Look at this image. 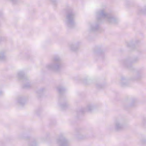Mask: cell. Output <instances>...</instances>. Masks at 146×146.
I'll list each match as a JSON object with an SVG mask.
<instances>
[{"label":"cell","instance_id":"obj_3","mask_svg":"<svg viewBox=\"0 0 146 146\" xmlns=\"http://www.w3.org/2000/svg\"><path fill=\"white\" fill-rule=\"evenodd\" d=\"M107 14L103 10H100L97 12V17L99 20H102L106 19Z\"/></svg>","mask_w":146,"mask_h":146},{"label":"cell","instance_id":"obj_4","mask_svg":"<svg viewBox=\"0 0 146 146\" xmlns=\"http://www.w3.org/2000/svg\"><path fill=\"white\" fill-rule=\"evenodd\" d=\"M106 19L108 22L112 24H116L118 22V19L116 17L108 14Z\"/></svg>","mask_w":146,"mask_h":146},{"label":"cell","instance_id":"obj_6","mask_svg":"<svg viewBox=\"0 0 146 146\" xmlns=\"http://www.w3.org/2000/svg\"><path fill=\"white\" fill-rule=\"evenodd\" d=\"M79 45L78 44H73L70 46V48L71 50L74 51H76L78 49Z\"/></svg>","mask_w":146,"mask_h":146},{"label":"cell","instance_id":"obj_7","mask_svg":"<svg viewBox=\"0 0 146 146\" xmlns=\"http://www.w3.org/2000/svg\"><path fill=\"white\" fill-rule=\"evenodd\" d=\"M18 78L20 80H23L25 77V74L23 71H20L17 74Z\"/></svg>","mask_w":146,"mask_h":146},{"label":"cell","instance_id":"obj_1","mask_svg":"<svg viewBox=\"0 0 146 146\" xmlns=\"http://www.w3.org/2000/svg\"><path fill=\"white\" fill-rule=\"evenodd\" d=\"M66 23L68 26L70 28H73L75 25V16L71 10L67 12L66 16Z\"/></svg>","mask_w":146,"mask_h":146},{"label":"cell","instance_id":"obj_8","mask_svg":"<svg viewBox=\"0 0 146 146\" xmlns=\"http://www.w3.org/2000/svg\"><path fill=\"white\" fill-rule=\"evenodd\" d=\"M30 142L29 143V146H37V143L36 141L34 139H32L30 140Z\"/></svg>","mask_w":146,"mask_h":146},{"label":"cell","instance_id":"obj_2","mask_svg":"<svg viewBox=\"0 0 146 146\" xmlns=\"http://www.w3.org/2000/svg\"><path fill=\"white\" fill-rule=\"evenodd\" d=\"M57 142L59 146H70L68 140L62 134L59 135L57 138Z\"/></svg>","mask_w":146,"mask_h":146},{"label":"cell","instance_id":"obj_9","mask_svg":"<svg viewBox=\"0 0 146 146\" xmlns=\"http://www.w3.org/2000/svg\"><path fill=\"white\" fill-rule=\"evenodd\" d=\"M92 29L93 30L97 31L98 30L99 28V26L98 25H93L92 27Z\"/></svg>","mask_w":146,"mask_h":146},{"label":"cell","instance_id":"obj_5","mask_svg":"<svg viewBox=\"0 0 146 146\" xmlns=\"http://www.w3.org/2000/svg\"><path fill=\"white\" fill-rule=\"evenodd\" d=\"M27 99L25 97H21L18 99L17 101L18 103L21 105L24 106L26 103Z\"/></svg>","mask_w":146,"mask_h":146},{"label":"cell","instance_id":"obj_10","mask_svg":"<svg viewBox=\"0 0 146 146\" xmlns=\"http://www.w3.org/2000/svg\"><path fill=\"white\" fill-rule=\"evenodd\" d=\"M0 55V58L1 60H4L5 58V55L4 53H3V52H1Z\"/></svg>","mask_w":146,"mask_h":146}]
</instances>
